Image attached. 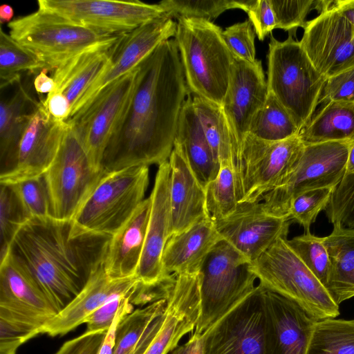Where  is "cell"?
I'll return each instance as SVG.
<instances>
[{
  "label": "cell",
  "mask_w": 354,
  "mask_h": 354,
  "mask_svg": "<svg viewBox=\"0 0 354 354\" xmlns=\"http://www.w3.org/2000/svg\"><path fill=\"white\" fill-rule=\"evenodd\" d=\"M117 41L83 51L53 71L55 91L68 98L71 110L70 116L84 93L109 66Z\"/></svg>",
  "instance_id": "obj_29"
},
{
  "label": "cell",
  "mask_w": 354,
  "mask_h": 354,
  "mask_svg": "<svg viewBox=\"0 0 354 354\" xmlns=\"http://www.w3.org/2000/svg\"><path fill=\"white\" fill-rule=\"evenodd\" d=\"M288 243L301 260L325 286L329 272V257L324 237L310 232L295 236ZM326 288V287H325Z\"/></svg>",
  "instance_id": "obj_41"
},
{
  "label": "cell",
  "mask_w": 354,
  "mask_h": 354,
  "mask_svg": "<svg viewBox=\"0 0 354 354\" xmlns=\"http://www.w3.org/2000/svg\"><path fill=\"white\" fill-rule=\"evenodd\" d=\"M149 166L106 173L73 220L84 231L112 236L145 199Z\"/></svg>",
  "instance_id": "obj_8"
},
{
  "label": "cell",
  "mask_w": 354,
  "mask_h": 354,
  "mask_svg": "<svg viewBox=\"0 0 354 354\" xmlns=\"http://www.w3.org/2000/svg\"><path fill=\"white\" fill-rule=\"evenodd\" d=\"M192 100L214 158L219 163L227 162L232 165V142L222 107L198 96L194 95Z\"/></svg>",
  "instance_id": "obj_33"
},
{
  "label": "cell",
  "mask_w": 354,
  "mask_h": 354,
  "mask_svg": "<svg viewBox=\"0 0 354 354\" xmlns=\"http://www.w3.org/2000/svg\"><path fill=\"white\" fill-rule=\"evenodd\" d=\"M221 239L212 218L170 236L162 255L165 272L176 276L198 273L210 251Z\"/></svg>",
  "instance_id": "obj_28"
},
{
  "label": "cell",
  "mask_w": 354,
  "mask_h": 354,
  "mask_svg": "<svg viewBox=\"0 0 354 354\" xmlns=\"http://www.w3.org/2000/svg\"><path fill=\"white\" fill-rule=\"evenodd\" d=\"M111 239L84 231L73 220L32 218L19 230L8 252L60 312L103 266Z\"/></svg>",
  "instance_id": "obj_2"
},
{
  "label": "cell",
  "mask_w": 354,
  "mask_h": 354,
  "mask_svg": "<svg viewBox=\"0 0 354 354\" xmlns=\"http://www.w3.org/2000/svg\"><path fill=\"white\" fill-rule=\"evenodd\" d=\"M167 299L133 310L120 322L113 354H131L152 322L165 310Z\"/></svg>",
  "instance_id": "obj_37"
},
{
  "label": "cell",
  "mask_w": 354,
  "mask_h": 354,
  "mask_svg": "<svg viewBox=\"0 0 354 354\" xmlns=\"http://www.w3.org/2000/svg\"><path fill=\"white\" fill-rule=\"evenodd\" d=\"M14 10L8 4L4 3L0 6V20L1 23H10L13 19Z\"/></svg>",
  "instance_id": "obj_57"
},
{
  "label": "cell",
  "mask_w": 354,
  "mask_h": 354,
  "mask_svg": "<svg viewBox=\"0 0 354 354\" xmlns=\"http://www.w3.org/2000/svg\"><path fill=\"white\" fill-rule=\"evenodd\" d=\"M256 32L250 20L234 24L222 32V37L234 57L254 62Z\"/></svg>",
  "instance_id": "obj_45"
},
{
  "label": "cell",
  "mask_w": 354,
  "mask_h": 354,
  "mask_svg": "<svg viewBox=\"0 0 354 354\" xmlns=\"http://www.w3.org/2000/svg\"><path fill=\"white\" fill-rule=\"evenodd\" d=\"M304 147L298 135L271 142L248 134L233 167L238 203H260L280 186L295 168Z\"/></svg>",
  "instance_id": "obj_9"
},
{
  "label": "cell",
  "mask_w": 354,
  "mask_h": 354,
  "mask_svg": "<svg viewBox=\"0 0 354 354\" xmlns=\"http://www.w3.org/2000/svg\"><path fill=\"white\" fill-rule=\"evenodd\" d=\"M39 334L40 329L0 318V354H16L21 345Z\"/></svg>",
  "instance_id": "obj_46"
},
{
  "label": "cell",
  "mask_w": 354,
  "mask_h": 354,
  "mask_svg": "<svg viewBox=\"0 0 354 354\" xmlns=\"http://www.w3.org/2000/svg\"><path fill=\"white\" fill-rule=\"evenodd\" d=\"M349 143L350 149L345 174L354 175V136L349 140Z\"/></svg>",
  "instance_id": "obj_58"
},
{
  "label": "cell",
  "mask_w": 354,
  "mask_h": 354,
  "mask_svg": "<svg viewBox=\"0 0 354 354\" xmlns=\"http://www.w3.org/2000/svg\"><path fill=\"white\" fill-rule=\"evenodd\" d=\"M46 69L38 57L0 30V87L21 77V73Z\"/></svg>",
  "instance_id": "obj_36"
},
{
  "label": "cell",
  "mask_w": 354,
  "mask_h": 354,
  "mask_svg": "<svg viewBox=\"0 0 354 354\" xmlns=\"http://www.w3.org/2000/svg\"><path fill=\"white\" fill-rule=\"evenodd\" d=\"M250 263L223 239L214 245L199 271L200 313L194 333H204L254 290Z\"/></svg>",
  "instance_id": "obj_7"
},
{
  "label": "cell",
  "mask_w": 354,
  "mask_h": 354,
  "mask_svg": "<svg viewBox=\"0 0 354 354\" xmlns=\"http://www.w3.org/2000/svg\"><path fill=\"white\" fill-rule=\"evenodd\" d=\"M138 284L136 277L110 278L102 266L75 299L43 327L42 333L52 337L68 333L113 298L125 296L131 301Z\"/></svg>",
  "instance_id": "obj_24"
},
{
  "label": "cell",
  "mask_w": 354,
  "mask_h": 354,
  "mask_svg": "<svg viewBox=\"0 0 354 354\" xmlns=\"http://www.w3.org/2000/svg\"><path fill=\"white\" fill-rule=\"evenodd\" d=\"M299 41L326 79L354 67V26L334 5L308 21Z\"/></svg>",
  "instance_id": "obj_16"
},
{
  "label": "cell",
  "mask_w": 354,
  "mask_h": 354,
  "mask_svg": "<svg viewBox=\"0 0 354 354\" xmlns=\"http://www.w3.org/2000/svg\"><path fill=\"white\" fill-rule=\"evenodd\" d=\"M307 354H354V319L317 320Z\"/></svg>",
  "instance_id": "obj_35"
},
{
  "label": "cell",
  "mask_w": 354,
  "mask_h": 354,
  "mask_svg": "<svg viewBox=\"0 0 354 354\" xmlns=\"http://www.w3.org/2000/svg\"><path fill=\"white\" fill-rule=\"evenodd\" d=\"M59 151L43 177L52 217L73 220L106 174L95 169L73 127L68 124Z\"/></svg>",
  "instance_id": "obj_12"
},
{
  "label": "cell",
  "mask_w": 354,
  "mask_h": 354,
  "mask_svg": "<svg viewBox=\"0 0 354 354\" xmlns=\"http://www.w3.org/2000/svg\"><path fill=\"white\" fill-rule=\"evenodd\" d=\"M336 187H324L306 191L291 202L288 220L301 225L305 232H310L311 225L319 213L325 210Z\"/></svg>",
  "instance_id": "obj_42"
},
{
  "label": "cell",
  "mask_w": 354,
  "mask_h": 354,
  "mask_svg": "<svg viewBox=\"0 0 354 354\" xmlns=\"http://www.w3.org/2000/svg\"><path fill=\"white\" fill-rule=\"evenodd\" d=\"M176 26L172 17L165 14L121 35L115 44L109 66L84 93L70 117L106 86L134 69L162 42L174 37Z\"/></svg>",
  "instance_id": "obj_21"
},
{
  "label": "cell",
  "mask_w": 354,
  "mask_h": 354,
  "mask_svg": "<svg viewBox=\"0 0 354 354\" xmlns=\"http://www.w3.org/2000/svg\"><path fill=\"white\" fill-rule=\"evenodd\" d=\"M139 76V64L102 88L66 121L82 143L93 167L102 169L106 147L125 113Z\"/></svg>",
  "instance_id": "obj_13"
},
{
  "label": "cell",
  "mask_w": 354,
  "mask_h": 354,
  "mask_svg": "<svg viewBox=\"0 0 354 354\" xmlns=\"http://www.w3.org/2000/svg\"><path fill=\"white\" fill-rule=\"evenodd\" d=\"M265 288L259 284L204 333V354H266Z\"/></svg>",
  "instance_id": "obj_14"
},
{
  "label": "cell",
  "mask_w": 354,
  "mask_h": 354,
  "mask_svg": "<svg viewBox=\"0 0 354 354\" xmlns=\"http://www.w3.org/2000/svg\"><path fill=\"white\" fill-rule=\"evenodd\" d=\"M350 149L349 140L304 144L301 155L283 183L262 200L265 212L288 219L292 200L308 190L336 187L343 178Z\"/></svg>",
  "instance_id": "obj_11"
},
{
  "label": "cell",
  "mask_w": 354,
  "mask_h": 354,
  "mask_svg": "<svg viewBox=\"0 0 354 354\" xmlns=\"http://www.w3.org/2000/svg\"><path fill=\"white\" fill-rule=\"evenodd\" d=\"M133 305L131 303V298H124L113 323L106 332L98 354H113L118 327L122 319L133 311Z\"/></svg>",
  "instance_id": "obj_51"
},
{
  "label": "cell",
  "mask_w": 354,
  "mask_h": 354,
  "mask_svg": "<svg viewBox=\"0 0 354 354\" xmlns=\"http://www.w3.org/2000/svg\"><path fill=\"white\" fill-rule=\"evenodd\" d=\"M44 104L50 115L55 119L60 121H66L71 114V104L62 93L53 91L43 99Z\"/></svg>",
  "instance_id": "obj_52"
},
{
  "label": "cell",
  "mask_w": 354,
  "mask_h": 354,
  "mask_svg": "<svg viewBox=\"0 0 354 354\" xmlns=\"http://www.w3.org/2000/svg\"><path fill=\"white\" fill-rule=\"evenodd\" d=\"M265 303L266 354H307L317 320L295 302L266 288Z\"/></svg>",
  "instance_id": "obj_22"
},
{
  "label": "cell",
  "mask_w": 354,
  "mask_h": 354,
  "mask_svg": "<svg viewBox=\"0 0 354 354\" xmlns=\"http://www.w3.org/2000/svg\"><path fill=\"white\" fill-rule=\"evenodd\" d=\"M162 316V314L160 315L152 322L143 337L138 342L134 351L131 354H142L144 353L145 349L147 348L153 338L159 330L163 321Z\"/></svg>",
  "instance_id": "obj_54"
},
{
  "label": "cell",
  "mask_w": 354,
  "mask_h": 354,
  "mask_svg": "<svg viewBox=\"0 0 354 354\" xmlns=\"http://www.w3.org/2000/svg\"><path fill=\"white\" fill-rule=\"evenodd\" d=\"M37 4L38 9L109 35L129 32L165 14L159 3L139 0H38Z\"/></svg>",
  "instance_id": "obj_15"
},
{
  "label": "cell",
  "mask_w": 354,
  "mask_h": 354,
  "mask_svg": "<svg viewBox=\"0 0 354 354\" xmlns=\"http://www.w3.org/2000/svg\"><path fill=\"white\" fill-rule=\"evenodd\" d=\"M125 296H118L98 308L85 320L88 331H107ZM131 298V297H130Z\"/></svg>",
  "instance_id": "obj_50"
},
{
  "label": "cell",
  "mask_w": 354,
  "mask_h": 354,
  "mask_svg": "<svg viewBox=\"0 0 354 354\" xmlns=\"http://www.w3.org/2000/svg\"><path fill=\"white\" fill-rule=\"evenodd\" d=\"M275 15L277 28L285 31H297L304 28L306 17L315 10V0H270Z\"/></svg>",
  "instance_id": "obj_44"
},
{
  "label": "cell",
  "mask_w": 354,
  "mask_h": 354,
  "mask_svg": "<svg viewBox=\"0 0 354 354\" xmlns=\"http://www.w3.org/2000/svg\"><path fill=\"white\" fill-rule=\"evenodd\" d=\"M268 94L261 62H248L234 57L228 88L221 106L230 132L232 169L251 121Z\"/></svg>",
  "instance_id": "obj_18"
},
{
  "label": "cell",
  "mask_w": 354,
  "mask_h": 354,
  "mask_svg": "<svg viewBox=\"0 0 354 354\" xmlns=\"http://www.w3.org/2000/svg\"><path fill=\"white\" fill-rule=\"evenodd\" d=\"M249 0H164L158 3L171 17L203 19L212 21L227 10H247Z\"/></svg>",
  "instance_id": "obj_39"
},
{
  "label": "cell",
  "mask_w": 354,
  "mask_h": 354,
  "mask_svg": "<svg viewBox=\"0 0 354 354\" xmlns=\"http://www.w3.org/2000/svg\"><path fill=\"white\" fill-rule=\"evenodd\" d=\"M205 191L207 209L213 221L230 215L239 204L232 165L220 163L217 176L206 185Z\"/></svg>",
  "instance_id": "obj_38"
},
{
  "label": "cell",
  "mask_w": 354,
  "mask_h": 354,
  "mask_svg": "<svg viewBox=\"0 0 354 354\" xmlns=\"http://www.w3.org/2000/svg\"><path fill=\"white\" fill-rule=\"evenodd\" d=\"M290 223L267 214L262 202L239 203L230 215L214 221L221 237L250 262L279 238H287Z\"/></svg>",
  "instance_id": "obj_20"
},
{
  "label": "cell",
  "mask_w": 354,
  "mask_h": 354,
  "mask_svg": "<svg viewBox=\"0 0 354 354\" xmlns=\"http://www.w3.org/2000/svg\"><path fill=\"white\" fill-rule=\"evenodd\" d=\"M68 123L53 118L40 100L31 113L20 140L15 167L0 176V183L12 184L43 174L53 162Z\"/></svg>",
  "instance_id": "obj_19"
},
{
  "label": "cell",
  "mask_w": 354,
  "mask_h": 354,
  "mask_svg": "<svg viewBox=\"0 0 354 354\" xmlns=\"http://www.w3.org/2000/svg\"><path fill=\"white\" fill-rule=\"evenodd\" d=\"M9 185L30 218L52 216L49 196L43 176Z\"/></svg>",
  "instance_id": "obj_43"
},
{
  "label": "cell",
  "mask_w": 354,
  "mask_h": 354,
  "mask_svg": "<svg viewBox=\"0 0 354 354\" xmlns=\"http://www.w3.org/2000/svg\"><path fill=\"white\" fill-rule=\"evenodd\" d=\"M296 31L284 41L270 34L268 44L267 86L289 113L301 130L310 120L319 105L326 78L314 66Z\"/></svg>",
  "instance_id": "obj_4"
},
{
  "label": "cell",
  "mask_w": 354,
  "mask_h": 354,
  "mask_svg": "<svg viewBox=\"0 0 354 354\" xmlns=\"http://www.w3.org/2000/svg\"><path fill=\"white\" fill-rule=\"evenodd\" d=\"M245 12L252 22L260 41L277 28L275 15L270 0H249Z\"/></svg>",
  "instance_id": "obj_48"
},
{
  "label": "cell",
  "mask_w": 354,
  "mask_h": 354,
  "mask_svg": "<svg viewBox=\"0 0 354 354\" xmlns=\"http://www.w3.org/2000/svg\"><path fill=\"white\" fill-rule=\"evenodd\" d=\"M334 6L354 26V0H335Z\"/></svg>",
  "instance_id": "obj_56"
},
{
  "label": "cell",
  "mask_w": 354,
  "mask_h": 354,
  "mask_svg": "<svg viewBox=\"0 0 354 354\" xmlns=\"http://www.w3.org/2000/svg\"><path fill=\"white\" fill-rule=\"evenodd\" d=\"M205 337L195 334L184 344L176 347L171 354H204Z\"/></svg>",
  "instance_id": "obj_53"
},
{
  "label": "cell",
  "mask_w": 354,
  "mask_h": 354,
  "mask_svg": "<svg viewBox=\"0 0 354 354\" xmlns=\"http://www.w3.org/2000/svg\"><path fill=\"white\" fill-rule=\"evenodd\" d=\"M176 23L174 40L189 93L221 106L234 62L223 30L203 19L178 17Z\"/></svg>",
  "instance_id": "obj_3"
},
{
  "label": "cell",
  "mask_w": 354,
  "mask_h": 354,
  "mask_svg": "<svg viewBox=\"0 0 354 354\" xmlns=\"http://www.w3.org/2000/svg\"><path fill=\"white\" fill-rule=\"evenodd\" d=\"M329 257L326 290L339 306L354 297V228L333 225L332 232L324 237Z\"/></svg>",
  "instance_id": "obj_31"
},
{
  "label": "cell",
  "mask_w": 354,
  "mask_h": 354,
  "mask_svg": "<svg viewBox=\"0 0 354 354\" xmlns=\"http://www.w3.org/2000/svg\"><path fill=\"white\" fill-rule=\"evenodd\" d=\"M106 331H88L65 342L55 354H98Z\"/></svg>",
  "instance_id": "obj_49"
},
{
  "label": "cell",
  "mask_w": 354,
  "mask_h": 354,
  "mask_svg": "<svg viewBox=\"0 0 354 354\" xmlns=\"http://www.w3.org/2000/svg\"><path fill=\"white\" fill-rule=\"evenodd\" d=\"M199 273L176 276L167 297L162 325L142 354H167L195 328L200 313Z\"/></svg>",
  "instance_id": "obj_23"
},
{
  "label": "cell",
  "mask_w": 354,
  "mask_h": 354,
  "mask_svg": "<svg viewBox=\"0 0 354 354\" xmlns=\"http://www.w3.org/2000/svg\"><path fill=\"white\" fill-rule=\"evenodd\" d=\"M299 131L286 109L268 93L264 104L253 117L248 134L261 140L276 142L297 136Z\"/></svg>",
  "instance_id": "obj_34"
},
{
  "label": "cell",
  "mask_w": 354,
  "mask_h": 354,
  "mask_svg": "<svg viewBox=\"0 0 354 354\" xmlns=\"http://www.w3.org/2000/svg\"><path fill=\"white\" fill-rule=\"evenodd\" d=\"M48 71L41 70L34 79L33 85L38 94H48L56 88V84L52 77L47 75Z\"/></svg>",
  "instance_id": "obj_55"
},
{
  "label": "cell",
  "mask_w": 354,
  "mask_h": 354,
  "mask_svg": "<svg viewBox=\"0 0 354 354\" xmlns=\"http://www.w3.org/2000/svg\"><path fill=\"white\" fill-rule=\"evenodd\" d=\"M174 144L181 148L197 178L205 188L217 176L220 163L214 158L205 137L190 94L182 107Z\"/></svg>",
  "instance_id": "obj_30"
},
{
  "label": "cell",
  "mask_w": 354,
  "mask_h": 354,
  "mask_svg": "<svg viewBox=\"0 0 354 354\" xmlns=\"http://www.w3.org/2000/svg\"><path fill=\"white\" fill-rule=\"evenodd\" d=\"M171 169L169 160L158 165L155 183L150 194L151 207L144 248L136 277L139 285L133 304L143 305L167 299L176 276L166 274L162 255L170 237Z\"/></svg>",
  "instance_id": "obj_10"
},
{
  "label": "cell",
  "mask_w": 354,
  "mask_h": 354,
  "mask_svg": "<svg viewBox=\"0 0 354 354\" xmlns=\"http://www.w3.org/2000/svg\"><path fill=\"white\" fill-rule=\"evenodd\" d=\"M59 311L30 272L10 252L0 260V318L40 329Z\"/></svg>",
  "instance_id": "obj_17"
},
{
  "label": "cell",
  "mask_w": 354,
  "mask_h": 354,
  "mask_svg": "<svg viewBox=\"0 0 354 354\" xmlns=\"http://www.w3.org/2000/svg\"><path fill=\"white\" fill-rule=\"evenodd\" d=\"M0 176L14 169L24 129L39 100H35L21 77L0 87Z\"/></svg>",
  "instance_id": "obj_26"
},
{
  "label": "cell",
  "mask_w": 354,
  "mask_h": 354,
  "mask_svg": "<svg viewBox=\"0 0 354 354\" xmlns=\"http://www.w3.org/2000/svg\"><path fill=\"white\" fill-rule=\"evenodd\" d=\"M298 136L304 144L349 140L354 136V102L324 104Z\"/></svg>",
  "instance_id": "obj_32"
},
{
  "label": "cell",
  "mask_w": 354,
  "mask_h": 354,
  "mask_svg": "<svg viewBox=\"0 0 354 354\" xmlns=\"http://www.w3.org/2000/svg\"><path fill=\"white\" fill-rule=\"evenodd\" d=\"M150 196L110 240L103 267L108 277L120 279L136 277L150 216Z\"/></svg>",
  "instance_id": "obj_27"
},
{
  "label": "cell",
  "mask_w": 354,
  "mask_h": 354,
  "mask_svg": "<svg viewBox=\"0 0 354 354\" xmlns=\"http://www.w3.org/2000/svg\"><path fill=\"white\" fill-rule=\"evenodd\" d=\"M189 94L176 41L166 40L139 64L136 88L106 147L102 169L109 173L167 161Z\"/></svg>",
  "instance_id": "obj_1"
},
{
  "label": "cell",
  "mask_w": 354,
  "mask_h": 354,
  "mask_svg": "<svg viewBox=\"0 0 354 354\" xmlns=\"http://www.w3.org/2000/svg\"><path fill=\"white\" fill-rule=\"evenodd\" d=\"M171 169L170 236L211 218L206 207L205 191L181 148L174 144L169 158Z\"/></svg>",
  "instance_id": "obj_25"
},
{
  "label": "cell",
  "mask_w": 354,
  "mask_h": 354,
  "mask_svg": "<svg viewBox=\"0 0 354 354\" xmlns=\"http://www.w3.org/2000/svg\"><path fill=\"white\" fill-rule=\"evenodd\" d=\"M7 25L9 35L36 55L48 71L83 51L113 43L121 35H105L41 9Z\"/></svg>",
  "instance_id": "obj_6"
},
{
  "label": "cell",
  "mask_w": 354,
  "mask_h": 354,
  "mask_svg": "<svg viewBox=\"0 0 354 354\" xmlns=\"http://www.w3.org/2000/svg\"><path fill=\"white\" fill-rule=\"evenodd\" d=\"M250 270L261 286L295 302L315 319L339 315V305L290 246L287 238H279L252 261Z\"/></svg>",
  "instance_id": "obj_5"
},
{
  "label": "cell",
  "mask_w": 354,
  "mask_h": 354,
  "mask_svg": "<svg viewBox=\"0 0 354 354\" xmlns=\"http://www.w3.org/2000/svg\"><path fill=\"white\" fill-rule=\"evenodd\" d=\"M333 101L354 102V67L326 80L319 104Z\"/></svg>",
  "instance_id": "obj_47"
},
{
  "label": "cell",
  "mask_w": 354,
  "mask_h": 354,
  "mask_svg": "<svg viewBox=\"0 0 354 354\" xmlns=\"http://www.w3.org/2000/svg\"><path fill=\"white\" fill-rule=\"evenodd\" d=\"M29 219L11 185L1 183L0 260L8 254L16 234Z\"/></svg>",
  "instance_id": "obj_40"
}]
</instances>
